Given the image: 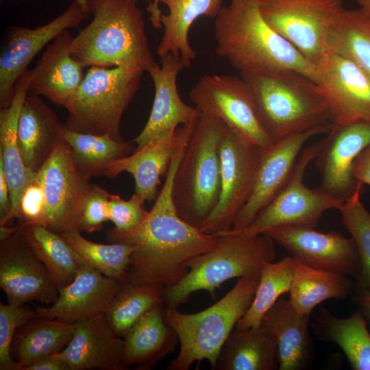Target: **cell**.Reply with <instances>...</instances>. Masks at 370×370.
I'll list each match as a JSON object with an SVG mask.
<instances>
[{
    "label": "cell",
    "mask_w": 370,
    "mask_h": 370,
    "mask_svg": "<svg viewBox=\"0 0 370 370\" xmlns=\"http://www.w3.org/2000/svg\"><path fill=\"white\" fill-rule=\"evenodd\" d=\"M45 195L43 226L59 234L78 231L81 207L91 184L62 139L37 171Z\"/></svg>",
    "instance_id": "4fadbf2b"
},
{
    "label": "cell",
    "mask_w": 370,
    "mask_h": 370,
    "mask_svg": "<svg viewBox=\"0 0 370 370\" xmlns=\"http://www.w3.org/2000/svg\"><path fill=\"white\" fill-rule=\"evenodd\" d=\"M143 1L147 2V4H148L147 6H149V5H151L153 3L154 0H143Z\"/></svg>",
    "instance_id": "816d5d0a"
},
{
    "label": "cell",
    "mask_w": 370,
    "mask_h": 370,
    "mask_svg": "<svg viewBox=\"0 0 370 370\" xmlns=\"http://www.w3.org/2000/svg\"><path fill=\"white\" fill-rule=\"evenodd\" d=\"M279 362L275 340L262 326L234 328L224 343L216 370H276Z\"/></svg>",
    "instance_id": "f546056e"
},
{
    "label": "cell",
    "mask_w": 370,
    "mask_h": 370,
    "mask_svg": "<svg viewBox=\"0 0 370 370\" xmlns=\"http://www.w3.org/2000/svg\"><path fill=\"white\" fill-rule=\"evenodd\" d=\"M360 183L353 195L338 210L341 222L351 234L356 246L361 263V274L358 280L361 291H370V212L360 201L363 190Z\"/></svg>",
    "instance_id": "ab89813d"
},
{
    "label": "cell",
    "mask_w": 370,
    "mask_h": 370,
    "mask_svg": "<svg viewBox=\"0 0 370 370\" xmlns=\"http://www.w3.org/2000/svg\"><path fill=\"white\" fill-rule=\"evenodd\" d=\"M18 226L58 288L69 284L84 261L63 236L40 225Z\"/></svg>",
    "instance_id": "836d02e7"
},
{
    "label": "cell",
    "mask_w": 370,
    "mask_h": 370,
    "mask_svg": "<svg viewBox=\"0 0 370 370\" xmlns=\"http://www.w3.org/2000/svg\"><path fill=\"white\" fill-rule=\"evenodd\" d=\"M293 275V258L286 256L278 262H266L262 269L253 301L236 328L258 327L265 313L283 294L290 290Z\"/></svg>",
    "instance_id": "74e56055"
},
{
    "label": "cell",
    "mask_w": 370,
    "mask_h": 370,
    "mask_svg": "<svg viewBox=\"0 0 370 370\" xmlns=\"http://www.w3.org/2000/svg\"><path fill=\"white\" fill-rule=\"evenodd\" d=\"M79 231H71L62 236L82 260L107 277L125 282L135 249L132 245L122 243L101 244L92 242Z\"/></svg>",
    "instance_id": "f35d334b"
},
{
    "label": "cell",
    "mask_w": 370,
    "mask_h": 370,
    "mask_svg": "<svg viewBox=\"0 0 370 370\" xmlns=\"http://www.w3.org/2000/svg\"><path fill=\"white\" fill-rule=\"evenodd\" d=\"M30 70L27 69L18 79L13 99L0 111V162H2L12 203L6 223L19 216V205L25 187L33 181L37 172L23 164L18 144V122L21 109L28 92Z\"/></svg>",
    "instance_id": "484cf974"
},
{
    "label": "cell",
    "mask_w": 370,
    "mask_h": 370,
    "mask_svg": "<svg viewBox=\"0 0 370 370\" xmlns=\"http://www.w3.org/2000/svg\"><path fill=\"white\" fill-rule=\"evenodd\" d=\"M1 1H3V0H1Z\"/></svg>",
    "instance_id": "f5cc1de1"
},
{
    "label": "cell",
    "mask_w": 370,
    "mask_h": 370,
    "mask_svg": "<svg viewBox=\"0 0 370 370\" xmlns=\"http://www.w3.org/2000/svg\"><path fill=\"white\" fill-rule=\"evenodd\" d=\"M45 195L37 177L24 189L19 205L18 225H40L43 226Z\"/></svg>",
    "instance_id": "ee69618b"
},
{
    "label": "cell",
    "mask_w": 370,
    "mask_h": 370,
    "mask_svg": "<svg viewBox=\"0 0 370 370\" xmlns=\"http://www.w3.org/2000/svg\"><path fill=\"white\" fill-rule=\"evenodd\" d=\"M223 0H154L147 7L153 27L163 29L157 48L162 58L171 53L179 56L184 68L197 57L188 41V32L201 16L215 18L221 11Z\"/></svg>",
    "instance_id": "7402d4cb"
},
{
    "label": "cell",
    "mask_w": 370,
    "mask_h": 370,
    "mask_svg": "<svg viewBox=\"0 0 370 370\" xmlns=\"http://www.w3.org/2000/svg\"><path fill=\"white\" fill-rule=\"evenodd\" d=\"M121 286V282L84 262L74 279L58 288L56 300L49 307L37 306L35 310L40 317L74 323L105 314Z\"/></svg>",
    "instance_id": "44dd1931"
},
{
    "label": "cell",
    "mask_w": 370,
    "mask_h": 370,
    "mask_svg": "<svg viewBox=\"0 0 370 370\" xmlns=\"http://www.w3.org/2000/svg\"><path fill=\"white\" fill-rule=\"evenodd\" d=\"M215 53L240 73L295 70L314 82L315 69L262 17L258 0H229L215 17Z\"/></svg>",
    "instance_id": "7a4b0ae2"
},
{
    "label": "cell",
    "mask_w": 370,
    "mask_h": 370,
    "mask_svg": "<svg viewBox=\"0 0 370 370\" xmlns=\"http://www.w3.org/2000/svg\"><path fill=\"white\" fill-rule=\"evenodd\" d=\"M259 280L238 278L225 296L196 313L166 307L164 320L176 332L180 343L178 354L166 369L188 370L195 362L207 360L214 369L224 343L253 301Z\"/></svg>",
    "instance_id": "8992f818"
},
{
    "label": "cell",
    "mask_w": 370,
    "mask_h": 370,
    "mask_svg": "<svg viewBox=\"0 0 370 370\" xmlns=\"http://www.w3.org/2000/svg\"><path fill=\"white\" fill-rule=\"evenodd\" d=\"M262 149L224 124L219 143L220 194L216 207L200 228L203 232L217 235L232 230L252 193Z\"/></svg>",
    "instance_id": "30bf717a"
},
{
    "label": "cell",
    "mask_w": 370,
    "mask_h": 370,
    "mask_svg": "<svg viewBox=\"0 0 370 370\" xmlns=\"http://www.w3.org/2000/svg\"><path fill=\"white\" fill-rule=\"evenodd\" d=\"M353 289L354 282L349 276L314 268L293 258L289 301L299 313L310 315L321 302L330 299H345Z\"/></svg>",
    "instance_id": "1f68e13d"
},
{
    "label": "cell",
    "mask_w": 370,
    "mask_h": 370,
    "mask_svg": "<svg viewBox=\"0 0 370 370\" xmlns=\"http://www.w3.org/2000/svg\"><path fill=\"white\" fill-rule=\"evenodd\" d=\"M123 340L112 330L104 314L73 323V334L58 356L71 370H123Z\"/></svg>",
    "instance_id": "603a6c76"
},
{
    "label": "cell",
    "mask_w": 370,
    "mask_h": 370,
    "mask_svg": "<svg viewBox=\"0 0 370 370\" xmlns=\"http://www.w3.org/2000/svg\"><path fill=\"white\" fill-rule=\"evenodd\" d=\"M77 1H78L80 3H82V5H84V6L88 8L87 0H77Z\"/></svg>",
    "instance_id": "f907efd6"
},
{
    "label": "cell",
    "mask_w": 370,
    "mask_h": 370,
    "mask_svg": "<svg viewBox=\"0 0 370 370\" xmlns=\"http://www.w3.org/2000/svg\"><path fill=\"white\" fill-rule=\"evenodd\" d=\"M352 173L358 182L370 186V145L365 149L355 160Z\"/></svg>",
    "instance_id": "f6af8a7d"
},
{
    "label": "cell",
    "mask_w": 370,
    "mask_h": 370,
    "mask_svg": "<svg viewBox=\"0 0 370 370\" xmlns=\"http://www.w3.org/2000/svg\"><path fill=\"white\" fill-rule=\"evenodd\" d=\"M310 316L297 312L289 299L279 298L262 317L260 325L276 343L279 370H300L309 363Z\"/></svg>",
    "instance_id": "83f0119b"
},
{
    "label": "cell",
    "mask_w": 370,
    "mask_h": 370,
    "mask_svg": "<svg viewBox=\"0 0 370 370\" xmlns=\"http://www.w3.org/2000/svg\"><path fill=\"white\" fill-rule=\"evenodd\" d=\"M109 195L103 188L91 184L81 207L79 232L92 233L102 230L103 223L108 221Z\"/></svg>",
    "instance_id": "7bdbcfd3"
},
{
    "label": "cell",
    "mask_w": 370,
    "mask_h": 370,
    "mask_svg": "<svg viewBox=\"0 0 370 370\" xmlns=\"http://www.w3.org/2000/svg\"><path fill=\"white\" fill-rule=\"evenodd\" d=\"M73 38L66 29L51 41L30 71L28 92L66 106L84 77V67L71 55Z\"/></svg>",
    "instance_id": "cb8c5ba5"
},
{
    "label": "cell",
    "mask_w": 370,
    "mask_h": 370,
    "mask_svg": "<svg viewBox=\"0 0 370 370\" xmlns=\"http://www.w3.org/2000/svg\"><path fill=\"white\" fill-rule=\"evenodd\" d=\"M25 370H71V369L62 358L55 354L34 362Z\"/></svg>",
    "instance_id": "7dc6e473"
},
{
    "label": "cell",
    "mask_w": 370,
    "mask_h": 370,
    "mask_svg": "<svg viewBox=\"0 0 370 370\" xmlns=\"http://www.w3.org/2000/svg\"><path fill=\"white\" fill-rule=\"evenodd\" d=\"M314 82L325 98L331 123L370 121V77L354 62L329 52L315 68Z\"/></svg>",
    "instance_id": "ac0fdd59"
},
{
    "label": "cell",
    "mask_w": 370,
    "mask_h": 370,
    "mask_svg": "<svg viewBox=\"0 0 370 370\" xmlns=\"http://www.w3.org/2000/svg\"><path fill=\"white\" fill-rule=\"evenodd\" d=\"M37 315L24 305L0 303V370H22L12 356L13 338L18 328Z\"/></svg>",
    "instance_id": "60d3db41"
},
{
    "label": "cell",
    "mask_w": 370,
    "mask_h": 370,
    "mask_svg": "<svg viewBox=\"0 0 370 370\" xmlns=\"http://www.w3.org/2000/svg\"><path fill=\"white\" fill-rule=\"evenodd\" d=\"M0 286L9 304L32 301L52 304L58 288L33 251L20 227L0 243Z\"/></svg>",
    "instance_id": "9a60e30c"
},
{
    "label": "cell",
    "mask_w": 370,
    "mask_h": 370,
    "mask_svg": "<svg viewBox=\"0 0 370 370\" xmlns=\"http://www.w3.org/2000/svg\"><path fill=\"white\" fill-rule=\"evenodd\" d=\"M357 301L360 306V311L367 319L370 331V291H361Z\"/></svg>",
    "instance_id": "c3c4849f"
},
{
    "label": "cell",
    "mask_w": 370,
    "mask_h": 370,
    "mask_svg": "<svg viewBox=\"0 0 370 370\" xmlns=\"http://www.w3.org/2000/svg\"><path fill=\"white\" fill-rule=\"evenodd\" d=\"M189 99L199 113L220 120L251 143L262 148L273 144L262 124L254 92L241 77L202 75Z\"/></svg>",
    "instance_id": "8fae6325"
},
{
    "label": "cell",
    "mask_w": 370,
    "mask_h": 370,
    "mask_svg": "<svg viewBox=\"0 0 370 370\" xmlns=\"http://www.w3.org/2000/svg\"><path fill=\"white\" fill-rule=\"evenodd\" d=\"M160 60L161 66L156 63L147 71L153 82L154 99L145 127L132 141L136 145L135 150L180 125H193L199 114L195 107L182 101L177 90V77L184 68L180 56L169 53Z\"/></svg>",
    "instance_id": "ffe728a7"
},
{
    "label": "cell",
    "mask_w": 370,
    "mask_h": 370,
    "mask_svg": "<svg viewBox=\"0 0 370 370\" xmlns=\"http://www.w3.org/2000/svg\"><path fill=\"white\" fill-rule=\"evenodd\" d=\"M328 52L347 58L370 77V18L359 9L340 12L328 37Z\"/></svg>",
    "instance_id": "d590c367"
},
{
    "label": "cell",
    "mask_w": 370,
    "mask_h": 370,
    "mask_svg": "<svg viewBox=\"0 0 370 370\" xmlns=\"http://www.w3.org/2000/svg\"><path fill=\"white\" fill-rule=\"evenodd\" d=\"M268 25L315 69L328 52V37L342 0H258Z\"/></svg>",
    "instance_id": "9c48e42d"
},
{
    "label": "cell",
    "mask_w": 370,
    "mask_h": 370,
    "mask_svg": "<svg viewBox=\"0 0 370 370\" xmlns=\"http://www.w3.org/2000/svg\"><path fill=\"white\" fill-rule=\"evenodd\" d=\"M12 203L3 164L0 162V227L6 226V220L10 212Z\"/></svg>",
    "instance_id": "bcb514c9"
},
{
    "label": "cell",
    "mask_w": 370,
    "mask_h": 370,
    "mask_svg": "<svg viewBox=\"0 0 370 370\" xmlns=\"http://www.w3.org/2000/svg\"><path fill=\"white\" fill-rule=\"evenodd\" d=\"M256 97L262 124L273 142L289 134L330 123L319 86L291 69L240 73Z\"/></svg>",
    "instance_id": "277c9868"
},
{
    "label": "cell",
    "mask_w": 370,
    "mask_h": 370,
    "mask_svg": "<svg viewBox=\"0 0 370 370\" xmlns=\"http://www.w3.org/2000/svg\"><path fill=\"white\" fill-rule=\"evenodd\" d=\"M188 139V134L182 136L163 186L143 221L130 231L112 229L108 232L109 242L135 247L124 282L164 288L173 286L187 274L192 260L210 251L217 244V235L206 234L185 222L173 204V180Z\"/></svg>",
    "instance_id": "6da1fadb"
},
{
    "label": "cell",
    "mask_w": 370,
    "mask_h": 370,
    "mask_svg": "<svg viewBox=\"0 0 370 370\" xmlns=\"http://www.w3.org/2000/svg\"><path fill=\"white\" fill-rule=\"evenodd\" d=\"M93 16L73 36L71 55L86 66H122L147 71L156 62L138 0H87Z\"/></svg>",
    "instance_id": "3957f363"
},
{
    "label": "cell",
    "mask_w": 370,
    "mask_h": 370,
    "mask_svg": "<svg viewBox=\"0 0 370 370\" xmlns=\"http://www.w3.org/2000/svg\"><path fill=\"white\" fill-rule=\"evenodd\" d=\"M359 10L370 18V0H356Z\"/></svg>",
    "instance_id": "681fc988"
},
{
    "label": "cell",
    "mask_w": 370,
    "mask_h": 370,
    "mask_svg": "<svg viewBox=\"0 0 370 370\" xmlns=\"http://www.w3.org/2000/svg\"><path fill=\"white\" fill-rule=\"evenodd\" d=\"M185 125L171 133L154 138L127 156L106 164L99 176L114 178L123 172L134 180V193L151 203L155 201L160 177L166 175L173 154L181 139Z\"/></svg>",
    "instance_id": "d4e9b609"
},
{
    "label": "cell",
    "mask_w": 370,
    "mask_h": 370,
    "mask_svg": "<svg viewBox=\"0 0 370 370\" xmlns=\"http://www.w3.org/2000/svg\"><path fill=\"white\" fill-rule=\"evenodd\" d=\"M164 304L145 314L123 340V366L136 365L138 369H149L172 353L179 343L176 332L163 315Z\"/></svg>",
    "instance_id": "f1b7e54d"
},
{
    "label": "cell",
    "mask_w": 370,
    "mask_h": 370,
    "mask_svg": "<svg viewBox=\"0 0 370 370\" xmlns=\"http://www.w3.org/2000/svg\"><path fill=\"white\" fill-rule=\"evenodd\" d=\"M320 148L321 141L304 148L287 183L244 229L257 234L278 227L314 228L324 212L340 208L343 203L320 186L310 188L304 184L307 166L315 159Z\"/></svg>",
    "instance_id": "7c38bea8"
},
{
    "label": "cell",
    "mask_w": 370,
    "mask_h": 370,
    "mask_svg": "<svg viewBox=\"0 0 370 370\" xmlns=\"http://www.w3.org/2000/svg\"><path fill=\"white\" fill-rule=\"evenodd\" d=\"M292 257L317 269L360 278L361 263L354 240L336 232H320L312 227L286 226L264 233Z\"/></svg>",
    "instance_id": "2e32d148"
},
{
    "label": "cell",
    "mask_w": 370,
    "mask_h": 370,
    "mask_svg": "<svg viewBox=\"0 0 370 370\" xmlns=\"http://www.w3.org/2000/svg\"><path fill=\"white\" fill-rule=\"evenodd\" d=\"M311 326L319 338L342 349L352 369L370 370V331L360 310L340 318L321 308Z\"/></svg>",
    "instance_id": "4dcf8cb0"
},
{
    "label": "cell",
    "mask_w": 370,
    "mask_h": 370,
    "mask_svg": "<svg viewBox=\"0 0 370 370\" xmlns=\"http://www.w3.org/2000/svg\"><path fill=\"white\" fill-rule=\"evenodd\" d=\"M63 127L55 111L39 96L27 92L18 122V144L26 168L37 172L61 140Z\"/></svg>",
    "instance_id": "4316f807"
},
{
    "label": "cell",
    "mask_w": 370,
    "mask_h": 370,
    "mask_svg": "<svg viewBox=\"0 0 370 370\" xmlns=\"http://www.w3.org/2000/svg\"><path fill=\"white\" fill-rule=\"evenodd\" d=\"M164 288L158 286L123 282L105 313L114 332L125 337L148 311L164 304Z\"/></svg>",
    "instance_id": "8d00e7d4"
},
{
    "label": "cell",
    "mask_w": 370,
    "mask_h": 370,
    "mask_svg": "<svg viewBox=\"0 0 370 370\" xmlns=\"http://www.w3.org/2000/svg\"><path fill=\"white\" fill-rule=\"evenodd\" d=\"M217 236L215 247L192 260L187 274L164 288L166 307L177 308L199 291H207L214 299L217 289L233 278L260 279L263 265L275 258V242L264 234L232 229Z\"/></svg>",
    "instance_id": "5b68a950"
},
{
    "label": "cell",
    "mask_w": 370,
    "mask_h": 370,
    "mask_svg": "<svg viewBox=\"0 0 370 370\" xmlns=\"http://www.w3.org/2000/svg\"><path fill=\"white\" fill-rule=\"evenodd\" d=\"M330 126L331 123L293 133L263 148L252 193L232 229L241 230L251 224L287 183L306 143L316 135L327 133Z\"/></svg>",
    "instance_id": "e0dca14e"
},
{
    "label": "cell",
    "mask_w": 370,
    "mask_h": 370,
    "mask_svg": "<svg viewBox=\"0 0 370 370\" xmlns=\"http://www.w3.org/2000/svg\"><path fill=\"white\" fill-rule=\"evenodd\" d=\"M143 73L122 66H90L64 107L68 111L65 127L122 141L121 120L140 87Z\"/></svg>",
    "instance_id": "ba28073f"
},
{
    "label": "cell",
    "mask_w": 370,
    "mask_h": 370,
    "mask_svg": "<svg viewBox=\"0 0 370 370\" xmlns=\"http://www.w3.org/2000/svg\"><path fill=\"white\" fill-rule=\"evenodd\" d=\"M73 334V323L37 315L16 330L12 344V356L25 370L34 362L62 352L71 341Z\"/></svg>",
    "instance_id": "d6a6232c"
},
{
    "label": "cell",
    "mask_w": 370,
    "mask_h": 370,
    "mask_svg": "<svg viewBox=\"0 0 370 370\" xmlns=\"http://www.w3.org/2000/svg\"><path fill=\"white\" fill-rule=\"evenodd\" d=\"M224 123L199 113L174 175L172 199L179 217L200 230L221 189L219 138Z\"/></svg>",
    "instance_id": "52a82bcc"
},
{
    "label": "cell",
    "mask_w": 370,
    "mask_h": 370,
    "mask_svg": "<svg viewBox=\"0 0 370 370\" xmlns=\"http://www.w3.org/2000/svg\"><path fill=\"white\" fill-rule=\"evenodd\" d=\"M321 140L316 165L321 177L320 187L344 203L360 184L352 173L358 155L370 145V121L331 123Z\"/></svg>",
    "instance_id": "d6986e66"
},
{
    "label": "cell",
    "mask_w": 370,
    "mask_h": 370,
    "mask_svg": "<svg viewBox=\"0 0 370 370\" xmlns=\"http://www.w3.org/2000/svg\"><path fill=\"white\" fill-rule=\"evenodd\" d=\"M60 138L71 148L77 169L86 177L99 176L108 164L127 156L133 142L118 141L108 135H96L68 129L63 125Z\"/></svg>",
    "instance_id": "e575fe53"
},
{
    "label": "cell",
    "mask_w": 370,
    "mask_h": 370,
    "mask_svg": "<svg viewBox=\"0 0 370 370\" xmlns=\"http://www.w3.org/2000/svg\"><path fill=\"white\" fill-rule=\"evenodd\" d=\"M90 14L87 7L77 0L49 23L29 28L12 27L8 44L0 57V107L11 103L16 84L41 49L70 28L78 27Z\"/></svg>",
    "instance_id": "5bb4252c"
},
{
    "label": "cell",
    "mask_w": 370,
    "mask_h": 370,
    "mask_svg": "<svg viewBox=\"0 0 370 370\" xmlns=\"http://www.w3.org/2000/svg\"><path fill=\"white\" fill-rule=\"evenodd\" d=\"M146 201L134 193L125 200L117 195H109L108 203V221H112L116 231L127 232L137 227L148 213L144 208Z\"/></svg>",
    "instance_id": "b9f144b4"
}]
</instances>
